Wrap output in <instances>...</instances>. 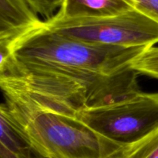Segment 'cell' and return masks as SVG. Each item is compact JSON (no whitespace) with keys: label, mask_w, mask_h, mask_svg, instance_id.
Masks as SVG:
<instances>
[{"label":"cell","mask_w":158,"mask_h":158,"mask_svg":"<svg viewBox=\"0 0 158 158\" xmlns=\"http://www.w3.org/2000/svg\"><path fill=\"white\" fill-rule=\"evenodd\" d=\"M137 74L131 68L114 75L62 71L19 63L10 55L0 61L2 91L25 94L74 116L82 108L109 105L140 91Z\"/></svg>","instance_id":"1"},{"label":"cell","mask_w":158,"mask_h":158,"mask_svg":"<svg viewBox=\"0 0 158 158\" xmlns=\"http://www.w3.org/2000/svg\"><path fill=\"white\" fill-rule=\"evenodd\" d=\"M0 114L7 119L32 153L40 158H101L110 141L72 115L28 96L2 91Z\"/></svg>","instance_id":"2"},{"label":"cell","mask_w":158,"mask_h":158,"mask_svg":"<svg viewBox=\"0 0 158 158\" xmlns=\"http://www.w3.org/2000/svg\"><path fill=\"white\" fill-rule=\"evenodd\" d=\"M144 48L77 40L48 29L43 21L41 26L18 39L9 51L15 61L24 64L114 75L131 68V62Z\"/></svg>","instance_id":"3"},{"label":"cell","mask_w":158,"mask_h":158,"mask_svg":"<svg viewBox=\"0 0 158 158\" xmlns=\"http://www.w3.org/2000/svg\"><path fill=\"white\" fill-rule=\"evenodd\" d=\"M44 24L65 37L96 44L147 47L158 43V23L136 8L104 17L65 18L55 15Z\"/></svg>","instance_id":"4"},{"label":"cell","mask_w":158,"mask_h":158,"mask_svg":"<svg viewBox=\"0 0 158 158\" xmlns=\"http://www.w3.org/2000/svg\"><path fill=\"white\" fill-rule=\"evenodd\" d=\"M74 117L108 140L130 143L158 129V92L140 91L112 104L82 108Z\"/></svg>","instance_id":"5"},{"label":"cell","mask_w":158,"mask_h":158,"mask_svg":"<svg viewBox=\"0 0 158 158\" xmlns=\"http://www.w3.org/2000/svg\"><path fill=\"white\" fill-rule=\"evenodd\" d=\"M43 21L26 0H0V50L9 52L18 39Z\"/></svg>","instance_id":"6"},{"label":"cell","mask_w":158,"mask_h":158,"mask_svg":"<svg viewBox=\"0 0 158 158\" xmlns=\"http://www.w3.org/2000/svg\"><path fill=\"white\" fill-rule=\"evenodd\" d=\"M134 9L128 0H64L56 15L65 18L104 17Z\"/></svg>","instance_id":"7"},{"label":"cell","mask_w":158,"mask_h":158,"mask_svg":"<svg viewBox=\"0 0 158 158\" xmlns=\"http://www.w3.org/2000/svg\"><path fill=\"white\" fill-rule=\"evenodd\" d=\"M101 158H158V129L130 143L113 142Z\"/></svg>","instance_id":"8"},{"label":"cell","mask_w":158,"mask_h":158,"mask_svg":"<svg viewBox=\"0 0 158 158\" xmlns=\"http://www.w3.org/2000/svg\"><path fill=\"white\" fill-rule=\"evenodd\" d=\"M130 67L138 74L158 79V46L145 47L133 60Z\"/></svg>","instance_id":"9"},{"label":"cell","mask_w":158,"mask_h":158,"mask_svg":"<svg viewBox=\"0 0 158 158\" xmlns=\"http://www.w3.org/2000/svg\"><path fill=\"white\" fill-rule=\"evenodd\" d=\"M32 10L38 15L43 17L44 21L52 19L55 12L61 8L64 0H26Z\"/></svg>","instance_id":"10"},{"label":"cell","mask_w":158,"mask_h":158,"mask_svg":"<svg viewBox=\"0 0 158 158\" xmlns=\"http://www.w3.org/2000/svg\"><path fill=\"white\" fill-rule=\"evenodd\" d=\"M134 8L158 23V0H128Z\"/></svg>","instance_id":"11"},{"label":"cell","mask_w":158,"mask_h":158,"mask_svg":"<svg viewBox=\"0 0 158 158\" xmlns=\"http://www.w3.org/2000/svg\"><path fill=\"white\" fill-rule=\"evenodd\" d=\"M32 150H28L25 153H17L10 151L6 147L0 146V156L1 158H34Z\"/></svg>","instance_id":"12"}]
</instances>
